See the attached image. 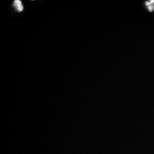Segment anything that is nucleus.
Masks as SVG:
<instances>
[{"instance_id": "1", "label": "nucleus", "mask_w": 154, "mask_h": 154, "mask_svg": "<svg viewBox=\"0 0 154 154\" xmlns=\"http://www.w3.org/2000/svg\"><path fill=\"white\" fill-rule=\"evenodd\" d=\"M14 6L16 7L17 10L19 11H22L23 9V6L21 4V2L17 1L14 2Z\"/></svg>"}, {"instance_id": "2", "label": "nucleus", "mask_w": 154, "mask_h": 154, "mask_svg": "<svg viewBox=\"0 0 154 154\" xmlns=\"http://www.w3.org/2000/svg\"><path fill=\"white\" fill-rule=\"evenodd\" d=\"M148 8H149V11H153V10L154 9V3H153V4H151V5H149L148 6Z\"/></svg>"}]
</instances>
